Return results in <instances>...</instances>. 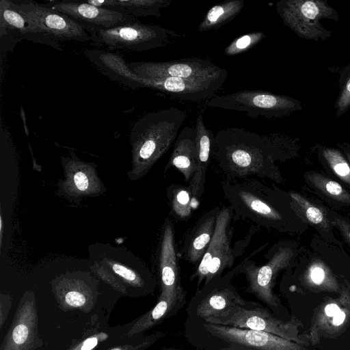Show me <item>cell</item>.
Returning <instances> with one entry per match:
<instances>
[{
	"label": "cell",
	"mask_w": 350,
	"mask_h": 350,
	"mask_svg": "<svg viewBox=\"0 0 350 350\" xmlns=\"http://www.w3.org/2000/svg\"><path fill=\"white\" fill-rule=\"evenodd\" d=\"M337 145L339 147V149L342 151L350 164V144L347 142H343L342 143L338 144Z\"/></svg>",
	"instance_id": "obj_42"
},
{
	"label": "cell",
	"mask_w": 350,
	"mask_h": 350,
	"mask_svg": "<svg viewBox=\"0 0 350 350\" xmlns=\"http://www.w3.org/2000/svg\"><path fill=\"white\" fill-rule=\"evenodd\" d=\"M326 272L323 268L320 267H314L311 270L310 278L314 284L319 285L321 284L325 278Z\"/></svg>",
	"instance_id": "obj_38"
},
{
	"label": "cell",
	"mask_w": 350,
	"mask_h": 350,
	"mask_svg": "<svg viewBox=\"0 0 350 350\" xmlns=\"http://www.w3.org/2000/svg\"><path fill=\"white\" fill-rule=\"evenodd\" d=\"M244 7L243 0H227L213 5L199 24L198 31L203 32L221 27L233 20Z\"/></svg>",
	"instance_id": "obj_29"
},
{
	"label": "cell",
	"mask_w": 350,
	"mask_h": 350,
	"mask_svg": "<svg viewBox=\"0 0 350 350\" xmlns=\"http://www.w3.org/2000/svg\"><path fill=\"white\" fill-rule=\"evenodd\" d=\"M308 187L331 208H350V191L329 176L315 170L304 174Z\"/></svg>",
	"instance_id": "obj_23"
},
{
	"label": "cell",
	"mask_w": 350,
	"mask_h": 350,
	"mask_svg": "<svg viewBox=\"0 0 350 350\" xmlns=\"http://www.w3.org/2000/svg\"><path fill=\"white\" fill-rule=\"evenodd\" d=\"M206 105L238 111H245L252 118L259 116L278 118L301 109V103L293 98L261 90H242L211 98Z\"/></svg>",
	"instance_id": "obj_9"
},
{
	"label": "cell",
	"mask_w": 350,
	"mask_h": 350,
	"mask_svg": "<svg viewBox=\"0 0 350 350\" xmlns=\"http://www.w3.org/2000/svg\"><path fill=\"white\" fill-rule=\"evenodd\" d=\"M291 148L288 139L278 134L263 135L228 128L215 136L213 155L229 177L245 179L256 176L281 183L283 178L275 161L293 157Z\"/></svg>",
	"instance_id": "obj_1"
},
{
	"label": "cell",
	"mask_w": 350,
	"mask_h": 350,
	"mask_svg": "<svg viewBox=\"0 0 350 350\" xmlns=\"http://www.w3.org/2000/svg\"><path fill=\"white\" fill-rule=\"evenodd\" d=\"M196 349L200 350H260L238 344L213 343L205 342L194 345Z\"/></svg>",
	"instance_id": "obj_36"
},
{
	"label": "cell",
	"mask_w": 350,
	"mask_h": 350,
	"mask_svg": "<svg viewBox=\"0 0 350 350\" xmlns=\"http://www.w3.org/2000/svg\"><path fill=\"white\" fill-rule=\"evenodd\" d=\"M19 10L53 41L88 42L85 29L67 15L33 1H14Z\"/></svg>",
	"instance_id": "obj_12"
},
{
	"label": "cell",
	"mask_w": 350,
	"mask_h": 350,
	"mask_svg": "<svg viewBox=\"0 0 350 350\" xmlns=\"http://www.w3.org/2000/svg\"><path fill=\"white\" fill-rule=\"evenodd\" d=\"M172 0H90L88 3L128 14L135 18L161 16Z\"/></svg>",
	"instance_id": "obj_26"
},
{
	"label": "cell",
	"mask_w": 350,
	"mask_h": 350,
	"mask_svg": "<svg viewBox=\"0 0 350 350\" xmlns=\"http://www.w3.org/2000/svg\"><path fill=\"white\" fill-rule=\"evenodd\" d=\"M85 55L100 72L112 80L137 88L135 75L120 55L96 49L87 50Z\"/></svg>",
	"instance_id": "obj_24"
},
{
	"label": "cell",
	"mask_w": 350,
	"mask_h": 350,
	"mask_svg": "<svg viewBox=\"0 0 350 350\" xmlns=\"http://www.w3.org/2000/svg\"><path fill=\"white\" fill-rule=\"evenodd\" d=\"M324 310L327 316L334 317L340 311V309L337 304L331 303L325 307Z\"/></svg>",
	"instance_id": "obj_40"
},
{
	"label": "cell",
	"mask_w": 350,
	"mask_h": 350,
	"mask_svg": "<svg viewBox=\"0 0 350 350\" xmlns=\"http://www.w3.org/2000/svg\"><path fill=\"white\" fill-rule=\"evenodd\" d=\"M160 350H180V349L177 347H165Z\"/></svg>",
	"instance_id": "obj_43"
},
{
	"label": "cell",
	"mask_w": 350,
	"mask_h": 350,
	"mask_svg": "<svg viewBox=\"0 0 350 350\" xmlns=\"http://www.w3.org/2000/svg\"><path fill=\"white\" fill-rule=\"evenodd\" d=\"M317 157L328 176L350 191V164L342 151L336 148L319 146Z\"/></svg>",
	"instance_id": "obj_27"
},
{
	"label": "cell",
	"mask_w": 350,
	"mask_h": 350,
	"mask_svg": "<svg viewBox=\"0 0 350 350\" xmlns=\"http://www.w3.org/2000/svg\"><path fill=\"white\" fill-rule=\"evenodd\" d=\"M12 297L1 295L0 298V328L2 329L12 308Z\"/></svg>",
	"instance_id": "obj_37"
},
{
	"label": "cell",
	"mask_w": 350,
	"mask_h": 350,
	"mask_svg": "<svg viewBox=\"0 0 350 350\" xmlns=\"http://www.w3.org/2000/svg\"><path fill=\"white\" fill-rule=\"evenodd\" d=\"M227 77L188 79L178 77L143 78L136 75L138 88H148L175 98L198 101L211 98L222 87Z\"/></svg>",
	"instance_id": "obj_15"
},
{
	"label": "cell",
	"mask_w": 350,
	"mask_h": 350,
	"mask_svg": "<svg viewBox=\"0 0 350 350\" xmlns=\"http://www.w3.org/2000/svg\"><path fill=\"white\" fill-rule=\"evenodd\" d=\"M44 345L38 332V316L33 293L21 299L0 350H36Z\"/></svg>",
	"instance_id": "obj_14"
},
{
	"label": "cell",
	"mask_w": 350,
	"mask_h": 350,
	"mask_svg": "<svg viewBox=\"0 0 350 350\" xmlns=\"http://www.w3.org/2000/svg\"><path fill=\"white\" fill-rule=\"evenodd\" d=\"M234 268L197 288L187 309V319L206 321L219 317L229 308L244 302L232 284Z\"/></svg>",
	"instance_id": "obj_11"
},
{
	"label": "cell",
	"mask_w": 350,
	"mask_h": 350,
	"mask_svg": "<svg viewBox=\"0 0 350 350\" xmlns=\"http://www.w3.org/2000/svg\"><path fill=\"white\" fill-rule=\"evenodd\" d=\"M84 286H65L55 292L57 304L65 312L78 310L90 312L94 308L96 295Z\"/></svg>",
	"instance_id": "obj_28"
},
{
	"label": "cell",
	"mask_w": 350,
	"mask_h": 350,
	"mask_svg": "<svg viewBox=\"0 0 350 350\" xmlns=\"http://www.w3.org/2000/svg\"><path fill=\"white\" fill-rule=\"evenodd\" d=\"M0 27L1 33H9L10 36L25 39L34 42L45 44L58 50L62 47L44 33L28 19L21 12L14 1H0Z\"/></svg>",
	"instance_id": "obj_18"
},
{
	"label": "cell",
	"mask_w": 350,
	"mask_h": 350,
	"mask_svg": "<svg viewBox=\"0 0 350 350\" xmlns=\"http://www.w3.org/2000/svg\"><path fill=\"white\" fill-rule=\"evenodd\" d=\"M266 37L262 31H254L237 38L224 49L225 55L235 56L241 54L260 43Z\"/></svg>",
	"instance_id": "obj_31"
},
{
	"label": "cell",
	"mask_w": 350,
	"mask_h": 350,
	"mask_svg": "<svg viewBox=\"0 0 350 350\" xmlns=\"http://www.w3.org/2000/svg\"><path fill=\"white\" fill-rule=\"evenodd\" d=\"M167 197L171 212L176 219L186 220L190 217L194 199L189 187L172 184L167 188Z\"/></svg>",
	"instance_id": "obj_30"
},
{
	"label": "cell",
	"mask_w": 350,
	"mask_h": 350,
	"mask_svg": "<svg viewBox=\"0 0 350 350\" xmlns=\"http://www.w3.org/2000/svg\"><path fill=\"white\" fill-rule=\"evenodd\" d=\"M161 249L160 295L171 299L186 300L187 293L181 284L176 252L174 228L170 219H167L165 223Z\"/></svg>",
	"instance_id": "obj_17"
},
{
	"label": "cell",
	"mask_w": 350,
	"mask_h": 350,
	"mask_svg": "<svg viewBox=\"0 0 350 350\" xmlns=\"http://www.w3.org/2000/svg\"><path fill=\"white\" fill-rule=\"evenodd\" d=\"M164 336L163 332H156L152 334L138 338L132 342L119 345L107 350H146Z\"/></svg>",
	"instance_id": "obj_33"
},
{
	"label": "cell",
	"mask_w": 350,
	"mask_h": 350,
	"mask_svg": "<svg viewBox=\"0 0 350 350\" xmlns=\"http://www.w3.org/2000/svg\"><path fill=\"white\" fill-rule=\"evenodd\" d=\"M43 5L74 19L87 31L90 29H111L137 20L128 14L95 6L87 2L49 1Z\"/></svg>",
	"instance_id": "obj_16"
},
{
	"label": "cell",
	"mask_w": 350,
	"mask_h": 350,
	"mask_svg": "<svg viewBox=\"0 0 350 350\" xmlns=\"http://www.w3.org/2000/svg\"><path fill=\"white\" fill-rule=\"evenodd\" d=\"M186 113L176 107L148 113L134 122L131 139L136 155L148 165L159 159L174 143Z\"/></svg>",
	"instance_id": "obj_3"
},
{
	"label": "cell",
	"mask_w": 350,
	"mask_h": 350,
	"mask_svg": "<svg viewBox=\"0 0 350 350\" xmlns=\"http://www.w3.org/2000/svg\"><path fill=\"white\" fill-rule=\"evenodd\" d=\"M220 208L216 206L204 214L185 237L181 255L194 265L202 260L213 236Z\"/></svg>",
	"instance_id": "obj_20"
},
{
	"label": "cell",
	"mask_w": 350,
	"mask_h": 350,
	"mask_svg": "<svg viewBox=\"0 0 350 350\" xmlns=\"http://www.w3.org/2000/svg\"><path fill=\"white\" fill-rule=\"evenodd\" d=\"M325 210L333 227L339 232L344 241L350 247V219L329 206H325Z\"/></svg>",
	"instance_id": "obj_32"
},
{
	"label": "cell",
	"mask_w": 350,
	"mask_h": 350,
	"mask_svg": "<svg viewBox=\"0 0 350 350\" xmlns=\"http://www.w3.org/2000/svg\"><path fill=\"white\" fill-rule=\"evenodd\" d=\"M345 318V312L342 310H340L336 315L333 317L332 324L335 326H339L343 323Z\"/></svg>",
	"instance_id": "obj_41"
},
{
	"label": "cell",
	"mask_w": 350,
	"mask_h": 350,
	"mask_svg": "<svg viewBox=\"0 0 350 350\" xmlns=\"http://www.w3.org/2000/svg\"><path fill=\"white\" fill-rule=\"evenodd\" d=\"M275 10L286 26L306 39H328L332 32L320 21L339 20L337 11L325 0H282L276 3Z\"/></svg>",
	"instance_id": "obj_10"
},
{
	"label": "cell",
	"mask_w": 350,
	"mask_h": 350,
	"mask_svg": "<svg viewBox=\"0 0 350 350\" xmlns=\"http://www.w3.org/2000/svg\"><path fill=\"white\" fill-rule=\"evenodd\" d=\"M197 166L196 129L186 126L179 132L174 143L165 170L176 168L183 176L185 181L189 182Z\"/></svg>",
	"instance_id": "obj_22"
},
{
	"label": "cell",
	"mask_w": 350,
	"mask_h": 350,
	"mask_svg": "<svg viewBox=\"0 0 350 350\" xmlns=\"http://www.w3.org/2000/svg\"><path fill=\"white\" fill-rule=\"evenodd\" d=\"M207 323L250 329L271 333L300 345H305L299 337L297 319L284 321L275 317L262 304L250 300L229 308L219 317L204 321Z\"/></svg>",
	"instance_id": "obj_8"
},
{
	"label": "cell",
	"mask_w": 350,
	"mask_h": 350,
	"mask_svg": "<svg viewBox=\"0 0 350 350\" xmlns=\"http://www.w3.org/2000/svg\"><path fill=\"white\" fill-rule=\"evenodd\" d=\"M129 69L143 78L178 77L204 79L228 77V72L212 62L189 57L167 62H135L127 63Z\"/></svg>",
	"instance_id": "obj_13"
},
{
	"label": "cell",
	"mask_w": 350,
	"mask_h": 350,
	"mask_svg": "<svg viewBox=\"0 0 350 350\" xmlns=\"http://www.w3.org/2000/svg\"><path fill=\"white\" fill-rule=\"evenodd\" d=\"M269 259L262 265L245 259L234 268L236 274L245 276L246 291L254 295L273 311L281 305L280 299L274 293L273 288L279 273L287 269L295 262L298 255L296 243L284 241L275 244L267 253Z\"/></svg>",
	"instance_id": "obj_6"
},
{
	"label": "cell",
	"mask_w": 350,
	"mask_h": 350,
	"mask_svg": "<svg viewBox=\"0 0 350 350\" xmlns=\"http://www.w3.org/2000/svg\"><path fill=\"white\" fill-rule=\"evenodd\" d=\"M185 304L186 300L171 299L159 295L154 306L133 323L125 334L126 336L133 337L152 328L165 319L172 317Z\"/></svg>",
	"instance_id": "obj_25"
},
{
	"label": "cell",
	"mask_w": 350,
	"mask_h": 350,
	"mask_svg": "<svg viewBox=\"0 0 350 350\" xmlns=\"http://www.w3.org/2000/svg\"><path fill=\"white\" fill-rule=\"evenodd\" d=\"M88 32L95 45L133 51L166 46L185 38L184 34L137 20L111 29H90Z\"/></svg>",
	"instance_id": "obj_7"
},
{
	"label": "cell",
	"mask_w": 350,
	"mask_h": 350,
	"mask_svg": "<svg viewBox=\"0 0 350 350\" xmlns=\"http://www.w3.org/2000/svg\"><path fill=\"white\" fill-rule=\"evenodd\" d=\"M222 190L233 211V220H249L268 230L302 234L308 225L297 215L290 196L278 187L271 188L256 178L241 182L223 180Z\"/></svg>",
	"instance_id": "obj_2"
},
{
	"label": "cell",
	"mask_w": 350,
	"mask_h": 350,
	"mask_svg": "<svg viewBox=\"0 0 350 350\" xmlns=\"http://www.w3.org/2000/svg\"><path fill=\"white\" fill-rule=\"evenodd\" d=\"M350 107V74L347 78L344 85L341 88L339 96L336 102V116L339 117Z\"/></svg>",
	"instance_id": "obj_35"
},
{
	"label": "cell",
	"mask_w": 350,
	"mask_h": 350,
	"mask_svg": "<svg viewBox=\"0 0 350 350\" xmlns=\"http://www.w3.org/2000/svg\"><path fill=\"white\" fill-rule=\"evenodd\" d=\"M185 336L194 346L200 343H234L260 350H306L304 345L262 331L213 324L186 319Z\"/></svg>",
	"instance_id": "obj_5"
},
{
	"label": "cell",
	"mask_w": 350,
	"mask_h": 350,
	"mask_svg": "<svg viewBox=\"0 0 350 350\" xmlns=\"http://www.w3.org/2000/svg\"><path fill=\"white\" fill-rule=\"evenodd\" d=\"M195 129L197 166L189 181V188L193 199L197 200L204 191L206 170L213 154L215 137L211 131L206 127L202 113H199L196 118Z\"/></svg>",
	"instance_id": "obj_21"
},
{
	"label": "cell",
	"mask_w": 350,
	"mask_h": 350,
	"mask_svg": "<svg viewBox=\"0 0 350 350\" xmlns=\"http://www.w3.org/2000/svg\"><path fill=\"white\" fill-rule=\"evenodd\" d=\"M288 194L292 208L301 220L313 227L327 243L342 249V245L334 235V227L327 218L325 205L295 191H289Z\"/></svg>",
	"instance_id": "obj_19"
},
{
	"label": "cell",
	"mask_w": 350,
	"mask_h": 350,
	"mask_svg": "<svg viewBox=\"0 0 350 350\" xmlns=\"http://www.w3.org/2000/svg\"><path fill=\"white\" fill-rule=\"evenodd\" d=\"M108 338L109 335L105 332L94 333L75 342L73 341L68 350H92L98 343L106 340Z\"/></svg>",
	"instance_id": "obj_34"
},
{
	"label": "cell",
	"mask_w": 350,
	"mask_h": 350,
	"mask_svg": "<svg viewBox=\"0 0 350 350\" xmlns=\"http://www.w3.org/2000/svg\"><path fill=\"white\" fill-rule=\"evenodd\" d=\"M74 182L75 186L80 191L86 190L89 185L88 178L87 176L82 172H78L75 174Z\"/></svg>",
	"instance_id": "obj_39"
},
{
	"label": "cell",
	"mask_w": 350,
	"mask_h": 350,
	"mask_svg": "<svg viewBox=\"0 0 350 350\" xmlns=\"http://www.w3.org/2000/svg\"><path fill=\"white\" fill-rule=\"evenodd\" d=\"M233 211L230 206L220 209L217 217L213 236L210 244L190 281L196 280L197 288L215 277L221 275L227 269L232 267L237 258L241 256L249 245L252 235L258 230L253 226L244 239L232 246Z\"/></svg>",
	"instance_id": "obj_4"
}]
</instances>
